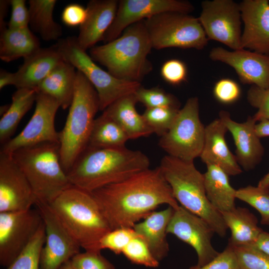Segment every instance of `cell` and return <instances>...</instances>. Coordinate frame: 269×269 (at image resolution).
I'll use <instances>...</instances> for the list:
<instances>
[{
	"mask_svg": "<svg viewBox=\"0 0 269 269\" xmlns=\"http://www.w3.org/2000/svg\"><path fill=\"white\" fill-rule=\"evenodd\" d=\"M90 193L112 230L133 228L160 205L179 206L159 166Z\"/></svg>",
	"mask_w": 269,
	"mask_h": 269,
	"instance_id": "1",
	"label": "cell"
},
{
	"mask_svg": "<svg viewBox=\"0 0 269 269\" xmlns=\"http://www.w3.org/2000/svg\"><path fill=\"white\" fill-rule=\"evenodd\" d=\"M198 18L209 40L220 42L232 50L242 49L239 3L233 0H204Z\"/></svg>",
	"mask_w": 269,
	"mask_h": 269,
	"instance_id": "11",
	"label": "cell"
},
{
	"mask_svg": "<svg viewBox=\"0 0 269 269\" xmlns=\"http://www.w3.org/2000/svg\"><path fill=\"white\" fill-rule=\"evenodd\" d=\"M258 186L262 188H269V171L259 181Z\"/></svg>",
	"mask_w": 269,
	"mask_h": 269,
	"instance_id": "51",
	"label": "cell"
},
{
	"mask_svg": "<svg viewBox=\"0 0 269 269\" xmlns=\"http://www.w3.org/2000/svg\"><path fill=\"white\" fill-rule=\"evenodd\" d=\"M203 174L207 197L212 205L220 213L236 207V190L230 184L229 175L216 164H207Z\"/></svg>",
	"mask_w": 269,
	"mask_h": 269,
	"instance_id": "27",
	"label": "cell"
},
{
	"mask_svg": "<svg viewBox=\"0 0 269 269\" xmlns=\"http://www.w3.org/2000/svg\"><path fill=\"white\" fill-rule=\"evenodd\" d=\"M56 0H30L29 23L33 31L46 41L57 40L62 35L61 26L54 21L53 13Z\"/></svg>",
	"mask_w": 269,
	"mask_h": 269,
	"instance_id": "31",
	"label": "cell"
},
{
	"mask_svg": "<svg viewBox=\"0 0 269 269\" xmlns=\"http://www.w3.org/2000/svg\"><path fill=\"white\" fill-rule=\"evenodd\" d=\"M10 154L29 181L36 201L50 205L72 186L61 164L59 142H42Z\"/></svg>",
	"mask_w": 269,
	"mask_h": 269,
	"instance_id": "5",
	"label": "cell"
},
{
	"mask_svg": "<svg viewBox=\"0 0 269 269\" xmlns=\"http://www.w3.org/2000/svg\"><path fill=\"white\" fill-rule=\"evenodd\" d=\"M213 92L215 99L224 104L235 102L239 99L241 94L239 84L228 78L218 80L214 85Z\"/></svg>",
	"mask_w": 269,
	"mask_h": 269,
	"instance_id": "43",
	"label": "cell"
},
{
	"mask_svg": "<svg viewBox=\"0 0 269 269\" xmlns=\"http://www.w3.org/2000/svg\"><path fill=\"white\" fill-rule=\"evenodd\" d=\"M255 131L257 135L260 137L269 136V120H263L255 126Z\"/></svg>",
	"mask_w": 269,
	"mask_h": 269,
	"instance_id": "49",
	"label": "cell"
},
{
	"mask_svg": "<svg viewBox=\"0 0 269 269\" xmlns=\"http://www.w3.org/2000/svg\"><path fill=\"white\" fill-rule=\"evenodd\" d=\"M209 58L232 67L243 84L269 87V55L246 49L230 51L218 47L211 50Z\"/></svg>",
	"mask_w": 269,
	"mask_h": 269,
	"instance_id": "18",
	"label": "cell"
},
{
	"mask_svg": "<svg viewBox=\"0 0 269 269\" xmlns=\"http://www.w3.org/2000/svg\"><path fill=\"white\" fill-rule=\"evenodd\" d=\"M148 157L139 150L87 147L67 173L72 186L89 192L118 182L149 168Z\"/></svg>",
	"mask_w": 269,
	"mask_h": 269,
	"instance_id": "2",
	"label": "cell"
},
{
	"mask_svg": "<svg viewBox=\"0 0 269 269\" xmlns=\"http://www.w3.org/2000/svg\"><path fill=\"white\" fill-rule=\"evenodd\" d=\"M205 127L199 116V102L196 97L189 98L168 131L160 136L158 145L168 155L194 161L200 157L205 138Z\"/></svg>",
	"mask_w": 269,
	"mask_h": 269,
	"instance_id": "10",
	"label": "cell"
},
{
	"mask_svg": "<svg viewBox=\"0 0 269 269\" xmlns=\"http://www.w3.org/2000/svg\"><path fill=\"white\" fill-rule=\"evenodd\" d=\"M239 5L242 48L269 55V0H244Z\"/></svg>",
	"mask_w": 269,
	"mask_h": 269,
	"instance_id": "19",
	"label": "cell"
},
{
	"mask_svg": "<svg viewBox=\"0 0 269 269\" xmlns=\"http://www.w3.org/2000/svg\"><path fill=\"white\" fill-rule=\"evenodd\" d=\"M152 48L204 49L208 39L198 18L188 13L168 11L145 19Z\"/></svg>",
	"mask_w": 269,
	"mask_h": 269,
	"instance_id": "9",
	"label": "cell"
},
{
	"mask_svg": "<svg viewBox=\"0 0 269 269\" xmlns=\"http://www.w3.org/2000/svg\"><path fill=\"white\" fill-rule=\"evenodd\" d=\"M54 46L63 59L81 72L94 86L100 111H104L121 97L134 94L141 86L140 82L118 79L102 69L80 46L76 37L60 39Z\"/></svg>",
	"mask_w": 269,
	"mask_h": 269,
	"instance_id": "8",
	"label": "cell"
},
{
	"mask_svg": "<svg viewBox=\"0 0 269 269\" xmlns=\"http://www.w3.org/2000/svg\"><path fill=\"white\" fill-rule=\"evenodd\" d=\"M9 105H4L0 107V115H3L7 111Z\"/></svg>",
	"mask_w": 269,
	"mask_h": 269,
	"instance_id": "53",
	"label": "cell"
},
{
	"mask_svg": "<svg viewBox=\"0 0 269 269\" xmlns=\"http://www.w3.org/2000/svg\"><path fill=\"white\" fill-rule=\"evenodd\" d=\"M134 95L137 102L146 108L169 107L179 109L180 103L177 98L158 87L145 88L141 86Z\"/></svg>",
	"mask_w": 269,
	"mask_h": 269,
	"instance_id": "36",
	"label": "cell"
},
{
	"mask_svg": "<svg viewBox=\"0 0 269 269\" xmlns=\"http://www.w3.org/2000/svg\"><path fill=\"white\" fill-rule=\"evenodd\" d=\"M36 201L29 181L11 154L0 151V213L27 210Z\"/></svg>",
	"mask_w": 269,
	"mask_h": 269,
	"instance_id": "17",
	"label": "cell"
},
{
	"mask_svg": "<svg viewBox=\"0 0 269 269\" xmlns=\"http://www.w3.org/2000/svg\"><path fill=\"white\" fill-rule=\"evenodd\" d=\"M38 38L29 27L0 30V58L9 62L30 56L40 48Z\"/></svg>",
	"mask_w": 269,
	"mask_h": 269,
	"instance_id": "28",
	"label": "cell"
},
{
	"mask_svg": "<svg viewBox=\"0 0 269 269\" xmlns=\"http://www.w3.org/2000/svg\"><path fill=\"white\" fill-rule=\"evenodd\" d=\"M159 167L177 202L205 220L215 233L224 237L228 229L221 213L208 200L203 174L198 170L193 161L166 155L161 158Z\"/></svg>",
	"mask_w": 269,
	"mask_h": 269,
	"instance_id": "6",
	"label": "cell"
},
{
	"mask_svg": "<svg viewBox=\"0 0 269 269\" xmlns=\"http://www.w3.org/2000/svg\"><path fill=\"white\" fill-rule=\"evenodd\" d=\"M63 60L54 46L40 48L24 59L23 64L14 73V86L17 89L27 88L37 91L42 81Z\"/></svg>",
	"mask_w": 269,
	"mask_h": 269,
	"instance_id": "23",
	"label": "cell"
},
{
	"mask_svg": "<svg viewBox=\"0 0 269 269\" xmlns=\"http://www.w3.org/2000/svg\"><path fill=\"white\" fill-rule=\"evenodd\" d=\"M227 131L219 118L206 126L204 145L200 157L206 165L216 164L229 176H235L241 174L242 169L226 141L225 136Z\"/></svg>",
	"mask_w": 269,
	"mask_h": 269,
	"instance_id": "22",
	"label": "cell"
},
{
	"mask_svg": "<svg viewBox=\"0 0 269 269\" xmlns=\"http://www.w3.org/2000/svg\"><path fill=\"white\" fill-rule=\"evenodd\" d=\"M137 234L133 228H121L110 231L99 242L100 250L107 249L120 254L128 243Z\"/></svg>",
	"mask_w": 269,
	"mask_h": 269,
	"instance_id": "39",
	"label": "cell"
},
{
	"mask_svg": "<svg viewBox=\"0 0 269 269\" xmlns=\"http://www.w3.org/2000/svg\"><path fill=\"white\" fill-rule=\"evenodd\" d=\"M122 254L134 264L152 268L159 266V262L153 256L144 239L138 235L128 243Z\"/></svg>",
	"mask_w": 269,
	"mask_h": 269,
	"instance_id": "37",
	"label": "cell"
},
{
	"mask_svg": "<svg viewBox=\"0 0 269 269\" xmlns=\"http://www.w3.org/2000/svg\"><path fill=\"white\" fill-rule=\"evenodd\" d=\"M221 214L228 229L231 231L229 245L253 246L263 231L258 225L257 217L246 208L235 207Z\"/></svg>",
	"mask_w": 269,
	"mask_h": 269,
	"instance_id": "29",
	"label": "cell"
},
{
	"mask_svg": "<svg viewBox=\"0 0 269 269\" xmlns=\"http://www.w3.org/2000/svg\"><path fill=\"white\" fill-rule=\"evenodd\" d=\"M247 99L251 106L257 109L253 116L256 122L269 120V87L261 88L252 85L247 92Z\"/></svg>",
	"mask_w": 269,
	"mask_h": 269,
	"instance_id": "41",
	"label": "cell"
},
{
	"mask_svg": "<svg viewBox=\"0 0 269 269\" xmlns=\"http://www.w3.org/2000/svg\"><path fill=\"white\" fill-rule=\"evenodd\" d=\"M194 9L189 1L183 0H120L116 15L103 41L109 42L120 36L128 26L158 13L179 12L189 14Z\"/></svg>",
	"mask_w": 269,
	"mask_h": 269,
	"instance_id": "16",
	"label": "cell"
},
{
	"mask_svg": "<svg viewBox=\"0 0 269 269\" xmlns=\"http://www.w3.org/2000/svg\"><path fill=\"white\" fill-rule=\"evenodd\" d=\"M37 91L19 88L13 94L12 102L0 120V143H5L11 138L24 116L35 102Z\"/></svg>",
	"mask_w": 269,
	"mask_h": 269,
	"instance_id": "30",
	"label": "cell"
},
{
	"mask_svg": "<svg viewBox=\"0 0 269 269\" xmlns=\"http://www.w3.org/2000/svg\"><path fill=\"white\" fill-rule=\"evenodd\" d=\"M45 226V240L40 258V269H59L80 253L81 247L58 219L50 205L35 203Z\"/></svg>",
	"mask_w": 269,
	"mask_h": 269,
	"instance_id": "14",
	"label": "cell"
},
{
	"mask_svg": "<svg viewBox=\"0 0 269 269\" xmlns=\"http://www.w3.org/2000/svg\"><path fill=\"white\" fill-rule=\"evenodd\" d=\"M137 102L134 93L128 95L113 102L103 113L120 126L129 139L147 137L153 133L142 115L136 111Z\"/></svg>",
	"mask_w": 269,
	"mask_h": 269,
	"instance_id": "25",
	"label": "cell"
},
{
	"mask_svg": "<svg viewBox=\"0 0 269 269\" xmlns=\"http://www.w3.org/2000/svg\"><path fill=\"white\" fill-rule=\"evenodd\" d=\"M43 223L38 210L0 213V264L8 267L28 245Z\"/></svg>",
	"mask_w": 269,
	"mask_h": 269,
	"instance_id": "12",
	"label": "cell"
},
{
	"mask_svg": "<svg viewBox=\"0 0 269 269\" xmlns=\"http://www.w3.org/2000/svg\"><path fill=\"white\" fill-rule=\"evenodd\" d=\"M59 269H75L72 266L71 261H69L63 264Z\"/></svg>",
	"mask_w": 269,
	"mask_h": 269,
	"instance_id": "52",
	"label": "cell"
},
{
	"mask_svg": "<svg viewBox=\"0 0 269 269\" xmlns=\"http://www.w3.org/2000/svg\"><path fill=\"white\" fill-rule=\"evenodd\" d=\"M179 110L169 107L149 108H146L142 115L153 133L160 137L169 129Z\"/></svg>",
	"mask_w": 269,
	"mask_h": 269,
	"instance_id": "35",
	"label": "cell"
},
{
	"mask_svg": "<svg viewBox=\"0 0 269 269\" xmlns=\"http://www.w3.org/2000/svg\"><path fill=\"white\" fill-rule=\"evenodd\" d=\"M189 269H240V268L233 247L228 245L223 252L208 264L203 266H191Z\"/></svg>",
	"mask_w": 269,
	"mask_h": 269,
	"instance_id": "44",
	"label": "cell"
},
{
	"mask_svg": "<svg viewBox=\"0 0 269 269\" xmlns=\"http://www.w3.org/2000/svg\"><path fill=\"white\" fill-rule=\"evenodd\" d=\"M119 0H91L87 5V16L80 26L77 37L80 46L84 50L92 48L102 41L116 15Z\"/></svg>",
	"mask_w": 269,
	"mask_h": 269,
	"instance_id": "21",
	"label": "cell"
},
{
	"mask_svg": "<svg viewBox=\"0 0 269 269\" xmlns=\"http://www.w3.org/2000/svg\"><path fill=\"white\" fill-rule=\"evenodd\" d=\"M50 205L81 248L100 250V240L112 229L90 192L72 186Z\"/></svg>",
	"mask_w": 269,
	"mask_h": 269,
	"instance_id": "4",
	"label": "cell"
},
{
	"mask_svg": "<svg viewBox=\"0 0 269 269\" xmlns=\"http://www.w3.org/2000/svg\"><path fill=\"white\" fill-rule=\"evenodd\" d=\"M10 5V0H1L0 2V30L7 27L4 18L8 10V6Z\"/></svg>",
	"mask_w": 269,
	"mask_h": 269,
	"instance_id": "50",
	"label": "cell"
},
{
	"mask_svg": "<svg viewBox=\"0 0 269 269\" xmlns=\"http://www.w3.org/2000/svg\"><path fill=\"white\" fill-rule=\"evenodd\" d=\"M174 209L168 206L159 211H153L133 228L146 242L154 258L159 262L168 255L169 248L167 240V228Z\"/></svg>",
	"mask_w": 269,
	"mask_h": 269,
	"instance_id": "24",
	"label": "cell"
},
{
	"mask_svg": "<svg viewBox=\"0 0 269 269\" xmlns=\"http://www.w3.org/2000/svg\"><path fill=\"white\" fill-rule=\"evenodd\" d=\"M127 134L115 121L103 113L95 119L87 146L119 148L125 146Z\"/></svg>",
	"mask_w": 269,
	"mask_h": 269,
	"instance_id": "32",
	"label": "cell"
},
{
	"mask_svg": "<svg viewBox=\"0 0 269 269\" xmlns=\"http://www.w3.org/2000/svg\"><path fill=\"white\" fill-rule=\"evenodd\" d=\"M219 119L233 136L236 146V159L245 170L254 169L262 160L264 148L255 131L257 122L249 117L244 122L238 123L225 111L219 113Z\"/></svg>",
	"mask_w": 269,
	"mask_h": 269,
	"instance_id": "20",
	"label": "cell"
},
{
	"mask_svg": "<svg viewBox=\"0 0 269 269\" xmlns=\"http://www.w3.org/2000/svg\"><path fill=\"white\" fill-rule=\"evenodd\" d=\"M160 75L167 83L173 86L179 85L187 80V66L184 62L179 59L168 60L162 65Z\"/></svg>",
	"mask_w": 269,
	"mask_h": 269,
	"instance_id": "42",
	"label": "cell"
},
{
	"mask_svg": "<svg viewBox=\"0 0 269 269\" xmlns=\"http://www.w3.org/2000/svg\"><path fill=\"white\" fill-rule=\"evenodd\" d=\"M14 84V73L9 72L1 69L0 72V89L8 85Z\"/></svg>",
	"mask_w": 269,
	"mask_h": 269,
	"instance_id": "48",
	"label": "cell"
},
{
	"mask_svg": "<svg viewBox=\"0 0 269 269\" xmlns=\"http://www.w3.org/2000/svg\"><path fill=\"white\" fill-rule=\"evenodd\" d=\"M87 16L86 7L78 3H71L66 5L61 14V20L69 27L80 26L85 21Z\"/></svg>",
	"mask_w": 269,
	"mask_h": 269,
	"instance_id": "46",
	"label": "cell"
},
{
	"mask_svg": "<svg viewBox=\"0 0 269 269\" xmlns=\"http://www.w3.org/2000/svg\"><path fill=\"white\" fill-rule=\"evenodd\" d=\"M152 48L143 19L127 27L116 39L91 48L90 54L115 77L140 83L152 69L147 59Z\"/></svg>",
	"mask_w": 269,
	"mask_h": 269,
	"instance_id": "3",
	"label": "cell"
},
{
	"mask_svg": "<svg viewBox=\"0 0 269 269\" xmlns=\"http://www.w3.org/2000/svg\"><path fill=\"white\" fill-rule=\"evenodd\" d=\"M75 70L73 65L63 60L42 81L37 91L55 99L63 109L68 108L74 95Z\"/></svg>",
	"mask_w": 269,
	"mask_h": 269,
	"instance_id": "26",
	"label": "cell"
},
{
	"mask_svg": "<svg viewBox=\"0 0 269 269\" xmlns=\"http://www.w3.org/2000/svg\"><path fill=\"white\" fill-rule=\"evenodd\" d=\"M99 110L96 89L77 70L73 100L64 127L59 132L61 161L66 173L88 146L95 115Z\"/></svg>",
	"mask_w": 269,
	"mask_h": 269,
	"instance_id": "7",
	"label": "cell"
},
{
	"mask_svg": "<svg viewBox=\"0 0 269 269\" xmlns=\"http://www.w3.org/2000/svg\"><path fill=\"white\" fill-rule=\"evenodd\" d=\"M70 261L75 269H116L114 265L101 254V250L80 252Z\"/></svg>",
	"mask_w": 269,
	"mask_h": 269,
	"instance_id": "40",
	"label": "cell"
},
{
	"mask_svg": "<svg viewBox=\"0 0 269 269\" xmlns=\"http://www.w3.org/2000/svg\"><path fill=\"white\" fill-rule=\"evenodd\" d=\"M11 13L7 27L20 28L29 27V12L24 0H10Z\"/></svg>",
	"mask_w": 269,
	"mask_h": 269,
	"instance_id": "45",
	"label": "cell"
},
{
	"mask_svg": "<svg viewBox=\"0 0 269 269\" xmlns=\"http://www.w3.org/2000/svg\"><path fill=\"white\" fill-rule=\"evenodd\" d=\"M253 246L269 256V233L263 231Z\"/></svg>",
	"mask_w": 269,
	"mask_h": 269,
	"instance_id": "47",
	"label": "cell"
},
{
	"mask_svg": "<svg viewBox=\"0 0 269 269\" xmlns=\"http://www.w3.org/2000/svg\"><path fill=\"white\" fill-rule=\"evenodd\" d=\"M232 247L240 269H269V256L255 246Z\"/></svg>",
	"mask_w": 269,
	"mask_h": 269,
	"instance_id": "38",
	"label": "cell"
},
{
	"mask_svg": "<svg viewBox=\"0 0 269 269\" xmlns=\"http://www.w3.org/2000/svg\"><path fill=\"white\" fill-rule=\"evenodd\" d=\"M35 108L22 131L1 146L0 151L11 154L14 151L44 142H59V132L55 128L59 103L45 94L38 92Z\"/></svg>",
	"mask_w": 269,
	"mask_h": 269,
	"instance_id": "13",
	"label": "cell"
},
{
	"mask_svg": "<svg viewBox=\"0 0 269 269\" xmlns=\"http://www.w3.org/2000/svg\"><path fill=\"white\" fill-rule=\"evenodd\" d=\"M167 233L174 235L194 249L198 266L208 264L219 253L212 244L215 233L213 228L205 220L181 206L174 209Z\"/></svg>",
	"mask_w": 269,
	"mask_h": 269,
	"instance_id": "15",
	"label": "cell"
},
{
	"mask_svg": "<svg viewBox=\"0 0 269 269\" xmlns=\"http://www.w3.org/2000/svg\"><path fill=\"white\" fill-rule=\"evenodd\" d=\"M236 197L259 212L261 224L269 225V188L248 185L236 190Z\"/></svg>",
	"mask_w": 269,
	"mask_h": 269,
	"instance_id": "34",
	"label": "cell"
},
{
	"mask_svg": "<svg viewBox=\"0 0 269 269\" xmlns=\"http://www.w3.org/2000/svg\"><path fill=\"white\" fill-rule=\"evenodd\" d=\"M44 222L40 226L28 245L5 269H40V258L45 243Z\"/></svg>",
	"mask_w": 269,
	"mask_h": 269,
	"instance_id": "33",
	"label": "cell"
}]
</instances>
